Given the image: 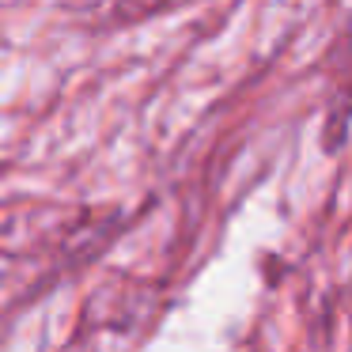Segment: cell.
Returning a JSON list of instances; mask_svg holds the SVG:
<instances>
[]
</instances>
